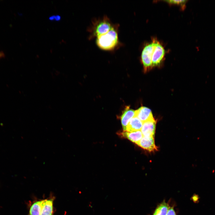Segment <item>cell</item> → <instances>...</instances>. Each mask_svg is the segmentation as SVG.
Instances as JSON below:
<instances>
[{
  "label": "cell",
  "instance_id": "obj_16",
  "mask_svg": "<svg viewBox=\"0 0 215 215\" xmlns=\"http://www.w3.org/2000/svg\"><path fill=\"white\" fill-rule=\"evenodd\" d=\"M199 197L198 195L194 194L191 198L193 202L195 203L198 202Z\"/></svg>",
  "mask_w": 215,
  "mask_h": 215
},
{
  "label": "cell",
  "instance_id": "obj_11",
  "mask_svg": "<svg viewBox=\"0 0 215 215\" xmlns=\"http://www.w3.org/2000/svg\"><path fill=\"white\" fill-rule=\"evenodd\" d=\"M143 124L138 118L134 116L130 120L125 131L131 132L141 130Z\"/></svg>",
  "mask_w": 215,
  "mask_h": 215
},
{
  "label": "cell",
  "instance_id": "obj_2",
  "mask_svg": "<svg viewBox=\"0 0 215 215\" xmlns=\"http://www.w3.org/2000/svg\"><path fill=\"white\" fill-rule=\"evenodd\" d=\"M116 24H113L106 16L100 18L94 19L88 29L90 33L89 39H91L107 33Z\"/></svg>",
  "mask_w": 215,
  "mask_h": 215
},
{
  "label": "cell",
  "instance_id": "obj_15",
  "mask_svg": "<svg viewBox=\"0 0 215 215\" xmlns=\"http://www.w3.org/2000/svg\"><path fill=\"white\" fill-rule=\"evenodd\" d=\"M167 215H176L174 209V205L169 206Z\"/></svg>",
  "mask_w": 215,
  "mask_h": 215
},
{
  "label": "cell",
  "instance_id": "obj_10",
  "mask_svg": "<svg viewBox=\"0 0 215 215\" xmlns=\"http://www.w3.org/2000/svg\"><path fill=\"white\" fill-rule=\"evenodd\" d=\"M118 134L120 136L127 138L136 144L143 137L141 130L131 132L123 131L122 132H119Z\"/></svg>",
  "mask_w": 215,
  "mask_h": 215
},
{
  "label": "cell",
  "instance_id": "obj_7",
  "mask_svg": "<svg viewBox=\"0 0 215 215\" xmlns=\"http://www.w3.org/2000/svg\"><path fill=\"white\" fill-rule=\"evenodd\" d=\"M156 123L154 119L144 122L141 130L143 136L154 137Z\"/></svg>",
  "mask_w": 215,
  "mask_h": 215
},
{
  "label": "cell",
  "instance_id": "obj_12",
  "mask_svg": "<svg viewBox=\"0 0 215 215\" xmlns=\"http://www.w3.org/2000/svg\"><path fill=\"white\" fill-rule=\"evenodd\" d=\"M43 200L33 201L30 206L28 215H40Z\"/></svg>",
  "mask_w": 215,
  "mask_h": 215
},
{
  "label": "cell",
  "instance_id": "obj_3",
  "mask_svg": "<svg viewBox=\"0 0 215 215\" xmlns=\"http://www.w3.org/2000/svg\"><path fill=\"white\" fill-rule=\"evenodd\" d=\"M154 48L152 42L146 45L144 48L141 54V60L145 71L152 67V58Z\"/></svg>",
  "mask_w": 215,
  "mask_h": 215
},
{
  "label": "cell",
  "instance_id": "obj_6",
  "mask_svg": "<svg viewBox=\"0 0 215 215\" xmlns=\"http://www.w3.org/2000/svg\"><path fill=\"white\" fill-rule=\"evenodd\" d=\"M134 117H137L143 123L154 119L151 110L143 106L135 111Z\"/></svg>",
  "mask_w": 215,
  "mask_h": 215
},
{
  "label": "cell",
  "instance_id": "obj_14",
  "mask_svg": "<svg viewBox=\"0 0 215 215\" xmlns=\"http://www.w3.org/2000/svg\"><path fill=\"white\" fill-rule=\"evenodd\" d=\"M166 1V2H167L168 3H169L170 4H179V5H184L185 4L186 2L187 1H186V0H166V1Z\"/></svg>",
  "mask_w": 215,
  "mask_h": 215
},
{
  "label": "cell",
  "instance_id": "obj_4",
  "mask_svg": "<svg viewBox=\"0 0 215 215\" xmlns=\"http://www.w3.org/2000/svg\"><path fill=\"white\" fill-rule=\"evenodd\" d=\"M152 42L154 48L152 58V67L159 65L165 54L164 47L158 41L153 39Z\"/></svg>",
  "mask_w": 215,
  "mask_h": 215
},
{
  "label": "cell",
  "instance_id": "obj_8",
  "mask_svg": "<svg viewBox=\"0 0 215 215\" xmlns=\"http://www.w3.org/2000/svg\"><path fill=\"white\" fill-rule=\"evenodd\" d=\"M54 197L44 199L42 204L40 215H54L53 202Z\"/></svg>",
  "mask_w": 215,
  "mask_h": 215
},
{
  "label": "cell",
  "instance_id": "obj_13",
  "mask_svg": "<svg viewBox=\"0 0 215 215\" xmlns=\"http://www.w3.org/2000/svg\"><path fill=\"white\" fill-rule=\"evenodd\" d=\"M170 205L165 200L158 205L151 215H167Z\"/></svg>",
  "mask_w": 215,
  "mask_h": 215
},
{
  "label": "cell",
  "instance_id": "obj_18",
  "mask_svg": "<svg viewBox=\"0 0 215 215\" xmlns=\"http://www.w3.org/2000/svg\"><path fill=\"white\" fill-rule=\"evenodd\" d=\"M5 54L3 52L0 51V58H2L4 57Z\"/></svg>",
  "mask_w": 215,
  "mask_h": 215
},
{
  "label": "cell",
  "instance_id": "obj_5",
  "mask_svg": "<svg viewBox=\"0 0 215 215\" xmlns=\"http://www.w3.org/2000/svg\"><path fill=\"white\" fill-rule=\"evenodd\" d=\"M154 137L143 136L137 145L142 148L149 151L157 150L155 143Z\"/></svg>",
  "mask_w": 215,
  "mask_h": 215
},
{
  "label": "cell",
  "instance_id": "obj_9",
  "mask_svg": "<svg viewBox=\"0 0 215 215\" xmlns=\"http://www.w3.org/2000/svg\"><path fill=\"white\" fill-rule=\"evenodd\" d=\"M135 111L130 109V106H126L121 116V120L124 131H125L126 127L130 120L134 116Z\"/></svg>",
  "mask_w": 215,
  "mask_h": 215
},
{
  "label": "cell",
  "instance_id": "obj_1",
  "mask_svg": "<svg viewBox=\"0 0 215 215\" xmlns=\"http://www.w3.org/2000/svg\"><path fill=\"white\" fill-rule=\"evenodd\" d=\"M119 25H116L109 32L96 38V44L100 49L112 51L118 47L120 44L118 35Z\"/></svg>",
  "mask_w": 215,
  "mask_h": 215
},
{
  "label": "cell",
  "instance_id": "obj_17",
  "mask_svg": "<svg viewBox=\"0 0 215 215\" xmlns=\"http://www.w3.org/2000/svg\"><path fill=\"white\" fill-rule=\"evenodd\" d=\"M53 16L54 19V20H55L56 21H59L61 19V17L59 15H53Z\"/></svg>",
  "mask_w": 215,
  "mask_h": 215
}]
</instances>
